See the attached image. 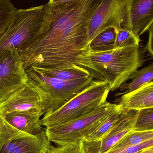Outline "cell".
I'll use <instances>...</instances> for the list:
<instances>
[{"label": "cell", "mask_w": 153, "mask_h": 153, "mask_svg": "<svg viewBox=\"0 0 153 153\" xmlns=\"http://www.w3.org/2000/svg\"><path fill=\"white\" fill-rule=\"evenodd\" d=\"M102 0H75L45 4L41 27L18 50L25 70L31 67L51 70L83 68L97 80L101 75L91 61L88 29Z\"/></svg>", "instance_id": "obj_1"}, {"label": "cell", "mask_w": 153, "mask_h": 153, "mask_svg": "<svg viewBox=\"0 0 153 153\" xmlns=\"http://www.w3.org/2000/svg\"><path fill=\"white\" fill-rule=\"evenodd\" d=\"M90 57L96 71L109 85L110 91L119 89L145 62L139 46L116 48L105 52L91 51Z\"/></svg>", "instance_id": "obj_2"}, {"label": "cell", "mask_w": 153, "mask_h": 153, "mask_svg": "<svg viewBox=\"0 0 153 153\" xmlns=\"http://www.w3.org/2000/svg\"><path fill=\"white\" fill-rule=\"evenodd\" d=\"M110 91L105 80H93L89 87L61 107L48 111L41 119L42 126L50 127L67 123L93 111L107 102Z\"/></svg>", "instance_id": "obj_3"}, {"label": "cell", "mask_w": 153, "mask_h": 153, "mask_svg": "<svg viewBox=\"0 0 153 153\" xmlns=\"http://www.w3.org/2000/svg\"><path fill=\"white\" fill-rule=\"evenodd\" d=\"M117 103L106 102L93 111L67 123L45 128L50 142L57 146L67 144L84 138L117 109Z\"/></svg>", "instance_id": "obj_4"}, {"label": "cell", "mask_w": 153, "mask_h": 153, "mask_svg": "<svg viewBox=\"0 0 153 153\" xmlns=\"http://www.w3.org/2000/svg\"><path fill=\"white\" fill-rule=\"evenodd\" d=\"M45 10V4L18 10L0 38V56L12 48L19 50L36 36L41 27Z\"/></svg>", "instance_id": "obj_5"}, {"label": "cell", "mask_w": 153, "mask_h": 153, "mask_svg": "<svg viewBox=\"0 0 153 153\" xmlns=\"http://www.w3.org/2000/svg\"><path fill=\"white\" fill-rule=\"evenodd\" d=\"M53 106L49 94L29 77L24 85L0 102V116L19 112L43 115Z\"/></svg>", "instance_id": "obj_6"}, {"label": "cell", "mask_w": 153, "mask_h": 153, "mask_svg": "<svg viewBox=\"0 0 153 153\" xmlns=\"http://www.w3.org/2000/svg\"><path fill=\"white\" fill-rule=\"evenodd\" d=\"M51 145L45 129L30 134L13 127L0 116V153H46Z\"/></svg>", "instance_id": "obj_7"}, {"label": "cell", "mask_w": 153, "mask_h": 153, "mask_svg": "<svg viewBox=\"0 0 153 153\" xmlns=\"http://www.w3.org/2000/svg\"><path fill=\"white\" fill-rule=\"evenodd\" d=\"M131 1L132 0H102L89 25L90 43L98 34L109 27L130 30Z\"/></svg>", "instance_id": "obj_8"}, {"label": "cell", "mask_w": 153, "mask_h": 153, "mask_svg": "<svg viewBox=\"0 0 153 153\" xmlns=\"http://www.w3.org/2000/svg\"><path fill=\"white\" fill-rule=\"evenodd\" d=\"M26 71L28 77L51 97L53 106L48 111L54 110L65 104L89 87L94 80V77L90 76L80 80L66 81L46 76L33 69Z\"/></svg>", "instance_id": "obj_9"}, {"label": "cell", "mask_w": 153, "mask_h": 153, "mask_svg": "<svg viewBox=\"0 0 153 153\" xmlns=\"http://www.w3.org/2000/svg\"><path fill=\"white\" fill-rule=\"evenodd\" d=\"M28 76L19 51L12 48L0 56V102L27 83Z\"/></svg>", "instance_id": "obj_10"}, {"label": "cell", "mask_w": 153, "mask_h": 153, "mask_svg": "<svg viewBox=\"0 0 153 153\" xmlns=\"http://www.w3.org/2000/svg\"><path fill=\"white\" fill-rule=\"evenodd\" d=\"M139 110L125 109L119 119L100 139L83 142L86 153H106L128 133L133 131Z\"/></svg>", "instance_id": "obj_11"}, {"label": "cell", "mask_w": 153, "mask_h": 153, "mask_svg": "<svg viewBox=\"0 0 153 153\" xmlns=\"http://www.w3.org/2000/svg\"><path fill=\"white\" fill-rule=\"evenodd\" d=\"M153 0H132L130 9V31L140 36L153 25Z\"/></svg>", "instance_id": "obj_12"}, {"label": "cell", "mask_w": 153, "mask_h": 153, "mask_svg": "<svg viewBox=\"0 0 153 153\" xmlns=\"http://www.w3.org/2000/svg\"><path fill=\"white\" fill-rule=\"evenodd\" d=\"M118 105L125 109L140 110L153 108V82L133 91L123 94L117 100Z\"/></svg>", "instance_id": "obj_13"}, {"label": "cell", "mask_w": 153, "mask_h": 153, "mask_svg": "<svg viewBox=\"0 0 153 153\" xmlns=\"http://www.w3.org/2000/svg\"><path fill=\"white\" fill-rule=\"evenodd\" d=\"M42 115L33 112H11L1 116L10 125L18 130L31 135L37 134L42 131Z\"/></svg>", "instance_id": "obj_14"}, {"label": "cell", "mask_w": 153, "mask_h": 153, "mask_svg": "<svg viewBox=\"0 0 153 153\" xmlns=\"http://www.w3.org/2000/svg\"><path fill=\"white\" fill-rule=\"evenodd\" d=\"M153 78V64L143 68L142 70H137L134 72L128 78L132 81L128 83H124L120 86V91L122 92L116 94V96H118L121 94H125L129 92L133 91L138 89L143 85L152 82Z\"/></svg>", "instance_id": "obj_15"}, {"label": "cell", "mask_w": 153, "mask_h": 153, "mask_svg": "<svg viewBox=\"0 0 153 153\" xmlns=\"http://www.w3.org/2000/svg\"><path fill=\"white\" fill-rule=\"evenodd\" d=\"M117 34V29L113 27L107 28L102 31L90 42L91 51L105 52L116 48Z\"/></svg>", "instance_id": "obj_16"}, {"label": "cell", "mask_w": 153, "mask_h": 153, "mask_svg": "<svg viewBox=\"0 0 153 153\" xmlns=\"http://www.w3.org/2000/svg\"><path fill=\"white\" fill-rule=\"evenodd\" d=\"M29 69H33L46 76L66 81L80 80L87 78L90 76H93L89 71L83 68L69 70H51L40 67H31Z\"/></svg>", "instance_id": "obj_17"}, {"label": "cell", "mask_w": 153, "mask_h": 153, "mask_svg": "<svg viewBox=\"0 0 153 153\" xmlns=\"http://www.w3.org/2000/svg\"><path fill=\"white\" fill-rule=\"evenodd\" d=\"M124 109L118 105L117 109L109 115L103 122L99 124L93 132L86 136L84 138L83 142L84 143L95 142L100 139L119 119L122 115Z\"/></svg>", "instance_id": "obj_18"}, {"label": "cell", "mask_w": 153, "mask_h": 153, "mask_svg": "<svg viewBox=\"0 0 153 153\" xmlns=\"http://www.w3.org/2000/svg\"><path fill=\"white\" fill-rule=\"evenodd\" d=\"M153 139V130L147 131H132L119 141L110 150L125 148L142 144Z\"/></svg>", "instance_id": "obj_19"}, {"label": "cell", "mask_w": 153, "mask_h": 153, "mask_svg": "<svg viewBox=\"0 0 153 153\" xmlns=\"http://www.w3.org/2000/svg\"><path fill=\"white\" fill-rule=\"evenodd\" d=\"M17 11L11 0H0V38L9 27Z\"/></svg>", "instance_id": "obj_20"}, {"label": "cell", "mask_w": 153, "mask_h": 153, "mask_svg": "<svg viewBox=\"0 0 153 153\" xmlns=\"http://www.w3.org/2000/svg\"><path fill=\"white\" fill-rule=\"evenodd\" d=\"M151 130H153V108L139 110L133 131Z\"/></svg>", "instance_id": "obj_21"}, {"label": "cell", "mask_w": 153, "mask_h": 153, "mask_svg": "<svg viewBox=\"0 0 153 153\" xmlns=\"http://www.w3.org/2000/svg\"><path fill=\"white\" fill-rule=\"evenodd\" d=\"M141 40L133 32L127 29H117L116 48L139 46Z\"/></svg>", "instance_id": "obj_22"}, {"label": "cell", "mask_w": 153, "mask_h": 153, "mask_svg": "<svg viewBox=\"0 0 153 153\" xmlns=\"http://www.w3.org/2000/svg\"><path fill=\"white\" fill-rule=\"evenodd\" d=\"M46 153H86L84 147L83 140L67 144L54 146L51 145Z\"/></svg>", "instance_id": "obj_23"}, {"label": "cell", "mask_w": 153, "mask_h": 153, "mask_svg": "<svg viewBox=\"0 0 153 153\" xmlns=\"http://www.w3.org/2000/svg\"><path fill=\"white\" fill-rule=\"evenodd\" d=\"M152 146H153V139L148 140L139 145L110 150L106 153H137Z\"/></svg>", "instance_id": "obj_24"}, {"label": "cell", "mask_w": 153, "mask_h": 153, "mask_svg": "<svg viewBox=\"0 0 153 153\" xmlns=\"http://www.w3.org/2000/svg\"><path fill=\"white\" fill-rule=\"evenodd\" d=\"M148 31H149V39H148V42L145 48V50L148 52L150 55L153 57V25L151 27Z\"/></svg>", "instance_id": "obj_25"}, {"label": "cell", "mask_w": 153, "mask_h": 153, "mask_svg": "<svg viewBox=\"0 0 153 153\" xmlns=\"http://www.w3.org/2000/svg\"><path fill=\"white\" fill-rule=\"evenodd\" d=\"M73 1L75 0H49L48 4H61Z\"/></svg>", "instance_id": "obj_26"}]
</instances>
